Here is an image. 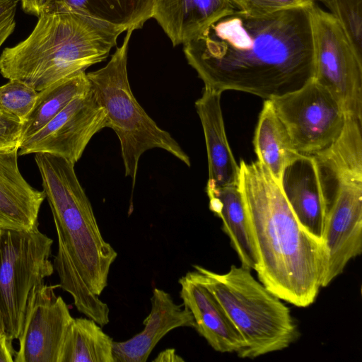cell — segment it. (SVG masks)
I'll return each instance as SVG.
<instances>
[{
    "mask_svg": "<svg viewBox=\"0 0 362 362\" xmlns=\"http://www.w3.org/2000/svg\"><path fill=\"white\" fill-rule=\"evenodd\" d=\"M310 7L252 16L238 10L183 44L188 64L204 86L272 100L314 76Z\"/></svg>",
    "mask_w": 362,
    "mask_h": 362,
    "instance_id": "cell-1",
    "label": "cell"
},
{
    "mask_svg": "<svg viewBox=\"0 0 362 362\" xmlns=\"http://www.w3.org/2000/svg\"><path fill=\"white\" fill-rule=\"evenodd\" d=\"M238 187L258 257V280L296 307L312 305L322 288V242L298 221L279 182L257 160H241Z\"/></svg>",
    "mask_w": 362,
    "mask_h": 362,
    "instance_id": "cell-2",
    "label": "cell"
},
{
    "mask_svg": "<svg viewBox=\"0 0 362 362\" xmlns=\"http://www.w3.org/2000/svg\"><path fill=\"white\" fill-rule=\"evenodd\" d=\"M35 154L57 235L53 265L59 287L79 313L103 327L110 322V308L100 296L117 252L102 235L75 164L57 155Z\"/></svg>",
    "mask_w": 362,
    "mask_h": 362,
    "instance_id": "cell-3",
    "label": "cell"
},
{
    "mask_svg": "<svg viewBox=\"0 0 362 362\" xmlns=\"http://www.w3.org/2000/svg\"><path fill=\"white\" fill-rule=\"evenodd\" d=\"M37 18L29 35L0 55L4 78L37 92L105 60L129 29L85 15L61 0H54Z\"/></svg>",
    "mask_w": 362,
    "mask_h": 362,
    "instance_id": "cell-4",
    "label": "cell"
},
{
    "mask_svg": "<svg viewBox=\"0 0 362 362\" xmlns=\"http://www.w3.org/2000/svg\"><path fill=\"white\" fill-rule=\"evenodd\" d=\"M185 275L216 297L234 324L245 346L239 357L255 358L284 350L299 337L290 309L243 267L231 265L218 274L199 265Z\"/></svg>",
    "mask_w": 362,
    "mask_h": 362,
    "instance_id": "cell-5",
    "label": "cell"
},
{
    "mask_svg": "<svg viewBox=\"0 0 362 362\" xmlns=\"http://www.w3.org/2000/svg\"><path fill=\"white\" fill-rule=\"evenodd\" d=\"M134 30L132 28L127 30L121 46L105 66L86 74L90 90L105 110L108 127L118 137L125 176L132 178L133 188L139 159L148 150L163 149L191 166L189 156L170 134L159 127L146 112L131 90L127 58Z\"/></svg>",
    "mask_w": 362,
    "mask_h": 362,
    "instance_id": "cell-6",
    "label": "cell"
},
{
    "mask_svg": "<svg viewBox=\"0 0 362 362\" xmlns=\"http://www.w3.org/2000/svg\"><path fill=\"white\" fill-rule=\"evenodd\" d=\"M327 204L322 288L362 252V165H330L319 173Z\"/></svg>",
    "mask_w": 362,
    "mask_h": 362,
    "instance_id": "cell-7",
    "label": "cell"
},
{
    "mask_svg": "<svg viewBox=\"0 0 362 362\" xmlns=\"http://www.w3.org/2000/svg\"><path fill=\"white\" fill-rule=\"evenodd\" d=\"M53 240L39 228L2 230L0 238V313L5 334L18 339L33 289L54 272Z\"/></svg>",
    "mask_w": 362,
    "mask_h": 362,
    "instance_id": "cell-8",
    "label": "cell"
},
{
    "mask_svg": "<svg viewBox=\"0 0 362 362\" xmlns=\"http://www.w3.org/2000/svg\"><path fill=\"white\" fill-rule=\"evenodd\" d=\"M310 12L313 78L334 95L346 115L362 118V57L328 11L315 3Z\"/></svg>",
    "mask_w": 362,
    "mask_h": 362,
    "instance_id": "cell-9",
    "label": "cell"
},
{
    "mask_svg": "<svg viewBox=\"0 0 362 362\" xmlns=\"http://www.w3.org/2000/svg\"><path fill=\"white\" fill-rule=\"evenodd\" d=\"M271 100L300 154L313 156L325 150L344 128L342 107L313 78L300 89Z\"/></svg>",
    "mask_w": 362,
    "mask_h": 362,
    "instance_id": "cell-10",
    "label": "cell"
},
{
    "mask_svg": "<svg viewBox=\"0 0 362 362\" xmlns=\"http://www.w3.org/2000/svg\"><path fill=\"white\" fill-rule=\"evenodd\" d=\"M108 127L106 112L90 89L74 98L47 124L18 147V154L47 153L76 163L92 137Z\"/></svg>",
    "mask_w": 362,
    "mask_h": 362,
    "instance_id": "cell-11",
    "label": "cell"
},
{
    "mask_svg": "<svg viewBox=\"0 0 362 362\" xmlns=\"http://www.w3.org/2000/svg\"><path fill=\"white\" fill-rule=\"evenodd\" d=\"M45 283L32 291L18 337L14 362H59L64 340L74 320L69 308Z\"/></svg>",
    "mask_w": 362,
    "mask_h": 362,
    "instance_id": "cell-12",
    "label": "cell"
},
{
    "mask_svg": "<svg viewBox=\"0 0 362 362\" xmlns=\"http://www.w3.org/2000/svg\"><path fill=\"white\" fill-rule=\"evenodd\" d=\"M279 183L301 226L322 243L327 204L314 157L299 154L284 168Z\"/></svg>",
    "mask_w": 362,
    "mask_h": 362,
    "instance_id": "cell-13",
    "label": "cell"
},
{
    "mask_svg": "<svg viewBox=\"0 0 362 362\" xmlns=\"http://www.w3.org/2000/svg\"><path fill=\"white\" fill-rule=\"evenodd\" d=\"M179 284L184 307L191 313L199 334L215 351L240 356L245 341L216 297L203 284L186 275L179 279Z\"/></svg>",
    "mask_w": 362,
    "mask_h": 362,
    "instance_id": "cell-14",
    "label": "cell"
},
{
    "mask_svg": "<svg viewBox=\"0 0 362 362\" xmlns=\"http://www.w3.org/2000/svg\"><path fill=\"white\" fill-rule=\"evenodd\" d=\"M18 155V146L0 150V228L30 230L38 228L45 195L24 179L19 170Z\"/></svg>",
    "mask_w": 362,
    "mask_h": 362,
    "instance_id": "cell-15",
    "label": "cell"
},
{
    "mask_svg": "<svg viewBox=\"0 0 362 362\" xmlns=\"http://www.w3.org/2000/svg\"><path fill=\"white\" fill-rule=\"evenodd\" d=\"M151 308L144 320V329L129 339L113 341L114 362H146L159 341L178 327H195L191 313L176 304L163 289L154 288Z\"/></svg>",
    "mask_w": 362,
    "mask_h": 362,
    "instance_id": "cell-16",
    "label": "cell"
},
{
    "mask_svg": "<svg viewBox=\"0 0 362 362\" xmlns=\"http://www.w3.org/2000/svg\"><path fill=\"white\" fill-rule=\"evenodd\" d=\"M221 93L204 86L195 102L206 146L209 179L206 189L238 185L240 168L228 142L222 110Z\"/></svg>",
    "mask_w": 362,
    "mask_h": 362,
    "instance_id": "cell-17",
    "label": "cell"
},
{
    "mask_svg": "<svg viewBox=\"0 0 362 362\" xmlns=\"http://www.w3.org/2000/svg\"><path fill=\"white\" fill-rule=\"evenodd\" d=\"M235 10L230 0H156L151 18L177 46Z\"/></svg>",
    "mask_w": 362,
    "mask_h": 362,
    "instance_id": "cell-18",
    "label": "cell"
},
{
    "mask_svg": "<svg viewBox=\"0 0 362 362\" xmlns=\"http://www.w3.org/2000/svg\"><path fill=\"white\" fill-rule=\"evenodd\" d=\"M206 192L209 200V209L222 220V230L229 238L241 266L256 270L257 254L238 185L206 189Z\"/></svg>",
    "mask_w": 362,
    "mask_h": 362,
    "instance_id": "cell-19",
    "label": "cell"
},
{
    "mask_svg": "<svg viewBox=\"0 0 362 362\" xmlns=\"http://www.w3.org/2000/svg\"><path fill=\"white\" fill-rule=\"evenodd\" d=\"M255 151L273 177L280 182L284 168L299 153L271 100H264L253 140Z\"/></svg>",
    "mask_w": 362,
    "mask_h": 362,
    "instance_id": "cell-20",
    "label": "cell"
},
{
    "mask_svg": "<svg viewBox=\"0 0 362 362\" xmlns=\"http://www.w3.org/2000/svg\"><path fill=\"white\" fill-rule=\"evenodd\" d=\"M89 89L86 73L81 72L39 91L32 110L21 122L19 145L47 124L74 98Z\"/></svg>",
    "mask_w": 362,
    "mask_h": 362,
    "instance_id": "cell-21",
    "label": "cell"
},
{
    "mask_svg": "<svg viewBox=\"0 0 362 362\" xmlns=\"http://www.w3.org/2000/svg\"><path fill=\"white\" fill-rule=\"evenodd\" d=\"M113 341L93 320L74 317L59 362H114Z\"/></svg>",
    "mask_w": 362,
    "mask_h": 362,
    "instance_id": "cell-22",
    "label": "cell"
},
{
    "mask_svg": "<svg viewBox=\"0 0 362 362\" xmlns=\"http://www.w3.org/2000/svg\"><path fill=\"white\" fill-rule=\"evenodd\" d=\"M61 1L85 15L136 30L151 18L156 0Z\"/></svg>",
    "mask_w": 362,
    "mask_h": 362,
    "instance_id": "cell-23",
    "label": "cell"
},
{
    "mask_svg": "<svg viewBox=\"0 0 362 362\" xmlns=\"http://www.w3.org/2000/svg\"><path fill=\"white\" fill-rule=\"evenodd\" d=\"M336 19L356 52L362 57V0H316Z\"/></svg>",
    "mask_w": 362,
    "mask_h": 362,
    "instance_id": "cell-24",
    "label": "cell"
},
{
    "mask_svg": "<svg viewBox=\"0 0 362 362\" xmlns=\"http://www.w3.org/2000/svg\"><path fill=\"white\" fill-rule=\"evenodd\" d=\"M38 92L18 80L0 86V110L16 117L21 122L32 110Z\"/></svg>",
    "mask_w": 362,
    "mask_h": 362,
    "instance_id": "cell-25",
    "label": "cell"
},
{
    "mask_svg": "<svg viewBox=\"0 0 362 362\" xmlns=\"http://www.w3.org/2000/svg\"><path fill=\"white\" fill-rule=\"evenodd\" d=\"M236 10L245 13L259 16L277 11L310 7L316 0H230Z\"/></svg>",
    "mask_w": 362,
    "mask_h": 362,
    "instance_id": "cell-26",
    "label": "cell"
},
{
    "mask_svg": "<svg viewBox=\"0 0 362 362\" xmlns=\"http://www.w3.org/2000/svg\"><path fill=\"white\" fill-rule=\"evenodd\" d=\"M21 126L16 117L0 110V150L19 147Z\"/></svg>",
    "mask_w": 362,
    "mask_h": 362,
    "instance_id": "cell-27",
    "label": "cell"
},
{
    "mask_svg": "<svg viewBox=\"0 0 362 362\" xmlns=\"http://www.w3.org/2000/svg\"><path fill=\"white\" fill-rule=\"evenodd\" d=\"M18 3V0H0V47L15 30Z\"/></svg>",
    "mask_w": 362,
    "mask_h": 362,
    "instance_id": "cell-28",
    "label": "cell"
},
{
    "mask_svg": "<svg viewBox=\"0 0 362 362\" xmlns=\"http://www.w3.org/2000/svg\"><path fill=\"white\" fill-rule=\"evenodd\" d=\"M54 0H19L26 13L38 17Z\"/></svg>",
    "mask_w": 362,
    "mask_h": 362,
    "instance_id": "cell-29",
    "label": "cell"
},
{
    "mask_svg": "<svg viewBox=\"0 0 362 362\" xmlns=\"http://www.w3.org/2000/svg\"><path fill=\"white\" fill-rule=\"evenodd\" d=\"M6 334L0 333V362H13L16 351Z\"/></svg>",
    "mask_w": 362,
    "mask_h": 362,
    "instance_id": "cell-30",
    "label": "cell"
},
{
    "mask_svg": "<svg viewBox=\"0 0 362 362\" xmlns=\"http://www.w3.org/2000/svg\"><path fill=\"white\" fill-rule=\"evenodd\" d=\"M184 359L177 355L174 349H168L160 352L153 361H183Z\"/></svg>",
    "mask_w": 362,
    "mask_h": 362,
    "instance_id": "cell-31",
    "label": "cell"
},
{
    "mask_svg": "<svg viewBox=\"0 0 362 362\" xmlns=\"http://www.w3.org/2000/svg\"><path fill=\"white\" fill-rule=\"evenodd\" d=\"M1 233H2V229L0 228V238H1ZM0 333H4L5 334L4 322H3V320H2V317H1V313H0Z\"/></svg>",
    "mask_w": 362,
    "mask_h": 362,
    "instance_id": "cell-32",
    "label": "cell"
}]
</instances>
